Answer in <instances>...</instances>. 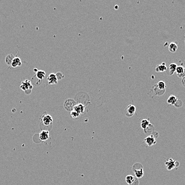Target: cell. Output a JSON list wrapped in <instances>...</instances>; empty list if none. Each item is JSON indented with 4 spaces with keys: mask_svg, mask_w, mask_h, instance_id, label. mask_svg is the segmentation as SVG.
<instances>
[{
    "mask_svg": "<svg viewBox=\"0 0 185 185\" xmlns=\"http://www.w3.org/2000/svg\"><path fill=\"white\" fill-rule=\"evenodd\" d=\"M77 105V102L72 98H68L64 102V108L68 112H71L74 110V107Z\"/></svg>",
    "mask_w": 185,
    "mask_h": 185,
    "instance_id": "cell-3",
    "label": "cell"
},
{
    "mask_svg": "<svg viewBox=\"0 0 185 185\" xmlns=\"http://www.w3.org/2000/svg\"><path fill=\"white\" fill-rule=\"evenodd\" d=\"M42 121L43 124L45 126H48L51 125L53 122V118L49 114L44 115L42 116Z\"/></svg>",
    "mask_w": 185,
    "mask_h": 185,
    "instance_id": "cell-9",
    "label": "cell"
},
{
    "mask_svg": "<svg viewBox=\"0 0 185 185\" xmlns=\"http://www.w3.org/2000/svg\"><path fill=\"white\" fill-rule=\"evenodd\" d=\"M178 99L175 96L171 95L168 98L167 100V103L171 105H174L176 104Z\"/></svg>",
    "mask_w": 185,
    "mask_h": 185,
    "instance_id": "cell-19",
    "label": "cell"
},
{
    "mask_svg": "<svg viewBox=\"0 0 185 185\" xmlns=\"http://www.w3.org/2000/svg\"><path fill=\"white\" fill-rule=\"evenodd\" d=\"M56 74V76L57 77V79H58V80H61L62 79H63L64 77V75L61 72H58L56 74Z\"/></svg>",
    "mask_w": 185,
    "mask_h": 185,
    "instance_id": "cell-24",
    "label": "cell"
},
{
    "mask_svg": "<svg viewBox=\"0 0 185 185\" xmlns=\"http://www.w3.org/2000/svg\"><path fill=\"white\" fill-rule=\"evenodd\" d=\"M157 87L161 90H165L166 85V83L164 81H160L156 84Z\"/></svg>",
    "mask_w": 185,
    "mask_h": 185,
    "instance_id": "cell-22",
    "label": "cell"
},
{
    "mask_svg": "<svg viewBox=\"0 0 185 185\" xmlns=\"http://www.w3.org/2000/svg\"><path fill=\"white\" fill-rule=\"evenodd\" d=\"M136 108L135 105L130 104L125 109V114L127 117H132L134 115L136 112Z\"/></svg>",
    "mask_w": 185,
    "mask_h": 185,
    "instance_id": "cell-7",
    "label": "cell"
},
{
    "mask_svg": "<svg viewBox=\"0 0 185 185\" xmlns=\"http://www.w3.org/2000/svg\"><path fill=\"white\" fill-rule=\"evenodd\" d=\"M177 65L176 63H172L169 65V71H170V75H172L173 74L176 72V70Z\"/></svg>",
    "mask_w": 185,
    "mask_h": 185,
    "instance_id": "cell-21",
    "label": "cell"
},
{
    "mask_svg": "<svg viewBox=\"0 0 185 185\" xmlns=\"http://www.w3.org/2000/svg\"><path fill=\"white\" fill-rule=\"evenodd\" d=\"M132 170H133L134 173H135L136 178L139 179L144 176L143 167L141 164L138 163L134 164L132 168Z\"/></svg>",
    "mask_w": 185,
    "mask_h": 185,
    "instance_id": "cell-1",
    "label": "cell"
},
{
    "mask_svg": "<svg viewBox=\"0 0 185 185\" xmlns=\"http://www.w3.org/2000/svg\"><path fill=\"white\" fill-rule=\"evenodd\" d=\"M21 65H22V63H21V59L17 57H16L14 58L11 64V67L13 68H16L17 67L21 66Z\"/></svg>",
    "mask_w": 185,
    "mask_h": 185,
    "instance_id": "cell-14",
    "label": "cell"
},
{
    "mask_svg": "<svg viewBox=\"0 0 185 185\" xmlns=\"http://www.w3.org/2000/svg\"><path fill=\"white\" fill-rule=\"evenodd\" d=\"M179 165V163L178 162L174 161L172 158H170L166 160L165 162V166L166 168L168 171H170L175 168L176 167Z\"/></svg>",
    "mask_w": 185,
    "mask_h": 185,
    "instance_id": "cell-5",
    "label": "cell"
},
{
    "mask_svg": "<svg viewBox=\"0 0 185 185\" xmlns=\"http://www.w3.org/2000/svg\"><path fill=\"white\" fill-rule=\"evenodd\" d=\"M153 91L155 94L158 96H162L165 93V90H161L157 87L156 84H155L153 87Z\"/></svg>",
    "mask_w": 185,
    "mask_h": 185,
    "instance_id": "cell-18",
    "label": "cell"
},
{
    "mask_svg": "<svg viewBox=\"0 0 185 185\" xmlns=\"http://www.w3.org/2000/svg\"><path fill=\"white\" fill-rule=\"evenodd\" d=\"M45 76H46L45 71H42V70H39V71H38L35 74V76L36 77V78H37L39 81L42 82L43 80L45 77Z\"/></svg>",
    "mask_w": 185,
    "mask_h": 185,
    "instance_id": "cell-15",
    "label": "cell"
},
{
    "mask_svg": "<svg viewBox=\"0 0 185 185\" xmlns=\"http://www.w3.org/2000/svg\"><path fill=\"white\" fill-rule=\"evenodd\" d=\"M167 70V67L165 65V63H162L160 65H157L156 67L155 71L156 72H164Z\"/></svg>",
    "mask_w": 185,
    "mask_h": 185,
    "instance_id": "cell-16",
    "label": "cell"
},
{
    "mask_svg": "<svg viewBox=\"0 0 185 185\" xmlns=\"http://www.w3.org/2000/svg\"><path fill=\"white\" fill-rule=\"evenodd\" d=\"M14 58H15V57H14V55H13L10 54L8 55L7 56L5 57V63L8 65H11Z\"/></svg>",
    "mask_w": 185,
    "mask_h": 185,
    "instance_id": "cell-20",
    "label": "cell"
},
{
    "mask_svg": "<svg viewBox=\"0 0 185 185\" xmlns=\"http://www.w3.org/2000/svg\"><path fill=\"white\" fill-rule=\"evenodd\" d=\"M74 110L76 111L79 115H81L85 112V106L83 104H77L74 107Z\"/></svg>",
    "mask_w": 185,
    "mask_h": 185,
    "instance_id": "cell-13",
    "label": "cell"
},
{
    "mask_svg": "<svg viewBox=\"0 0 185 185\" xmlns=\"http://www.w3.org/2000/svg\"><path fill=\"white\" fill-rule=\"evenodd\" d=\"M126 181L129 185H139L138 179L132 175H128L126 177Z\"/></svg>",
    "mask_w": 185,
    "mask_h": 185,
    "instance_id": "cell-8",
    "label": "cell"
},
{
    "mask_svg": "<svg viewBox=\"0 0 185 185\" xmlns=\"http://www.w3.org/2000/svg\"><path fill=\"white\" fill-rule=\"evenodd\" d=\"M80 115H79L78 113H77L76 111H75L74 110H72L71 112H70V116L72 118L76 119L77 118H78Z\"/></svg>",
    "mask_w": 185,
    "mask_h": 185,
    "instance_id": "cell-23",
    "label": "cell"
},
{
    "mask_svg": "<svg viewBox=\"0 0 185 185\" xmlns=\"http://www.w3.org/2000/svg\"><path fill=\"white\" fill-rule=\"evenodd\" d=\"M176 73L179 78H184L185 77V68L182 66H178L177 67Z\"/></svg>",
    "mask_w": 185,
    "mask_h": 185,
    "instance_id": "cell-12",
    "label": "cell"
},
{
    "mask_svg": "<svg viewBox=\"0 0 185 185\" xmlns=\"http://www.w3.org/2000/svg\"><path fill=\"white\" fill-rule=\"evenodd\" d=\"M39 139L40 140L43 141H47L50 138V132L47 130H43L40 132L39 135Z\"/></svg>",
    "mask_w": 185,
    "mask_h": 185,
    "instance_id": "cell-10",
    "label": "cell"
},
{
    "mask_svg": "<svg viewBox=\"0 0 185 185\" xmlns=\"http://www.w3.org/2000/svg\"><path fill=\"white\" fill-rule=\"evenodd\" d=\"M58 79L56 76V74L54 73H51L47 77L48 83L50 85L56 84L58 83Z\"/></svg>",
    "mask_w": 185,
    "mask_h": 185,
    "instance_id": "cell-11",
    "label": "cell"
},
{
    "mask_svg": "<svg viewBox=\"0 0 185 185\" xmlns=\"http://www.w3.org/2000/svg\"><path fill=\"white\" fill-rule=\"evenodd\" d=\"M141 126L142 129H143L144 132L147 133L150 132L151 129H153L154 126L150 123V121L147 119H143L141 122Z\"/></svg>",
    "mask_w": 185,
    "mask_h": 185,
    "instance_id": "cell-4",
    "label": "cell"
},
{
    "mask_svg": "<svg viewBox=\"0 0 185 185\" xmlns=\"http://www.w3.org/2000/svg\"><path fill=\"white\" fill-rule=\"evenodd\" d=\"M20 89L25 92L27 94L31 93V90L33 88V85L31 84V82L29 80H26L25 81H22L20 86Z\"/></svg>",
    "mask_w": 185,
    "mask_h": 185,
    "instance_id": "cell-2",
    "label": "cell"
},
{
    "mask_svg": "<svg viewBox=\"0 0 185 185\" xmlns=\"http://www.w3.org/2000/svg\"><path fill=\"white\" fill-rule=\"evenodd\" d=\"M178 44L176 42H171L169 45L168 49L171 52H176L178 49Z\"/></svg>",
    "mask_w": 185,
    "mask_h": 185,
    "instance_id": "cell-17",
    "label": "cell"
},
{
    "mask_svg": "<svg viewBox=\"0 0 185 185\" xmlns=\"http://www.w3.org/2000/svg\"><path fill=\"white\" fill-rule=\"evenodd\" d=\"M144 143H145L147 146L150 147L156 144L157 141H156V137H155L154 135L152 134L144 139Z\"/></svg>",
    "mask_w": 185,
    "mask_h": 185,
    "instance_id": "cell-6",
    "label": "cell"
}]
</instances>
